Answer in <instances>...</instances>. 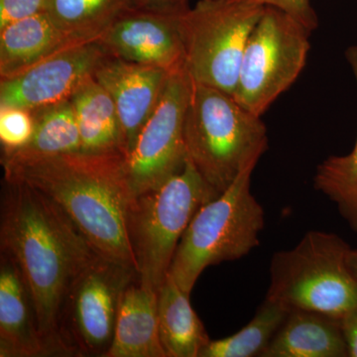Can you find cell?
Returning a JSON list of instances; mask_svg holds the SVG:
<instances>
[{"label":"cell","instance_id":"cell-7","mask_svg":"<svg viewBox=\"0 0 357 357\" xmlns=\"http://www.w3.org/2000/svg\"><path fill=\"white\" fill-rule=\"evenodd\" d=\"M264 8L238 0H199L181 15L192 81L234 96L244 49Z\"/></svg>","mask_w":357,"mask_h":357},{"label":"cell","instance_id":"cell-8","mask_svg":"<svg viewBox=\"0 0 357 357\" xmlns=\"http://www.w3.org/2000/svg\"><path fill=\"white\" fill-rule=\"evenodd\" d=\"M311 33L280 9L265 7L244 49L234 93L236 102L262 116L306 66Z\"/></svg>","mask_w":357,"mask_h":357},{"label":"cell","instance_id":"cell-24","mask_svg":"<svg viewBox=\"0 0 357 357\" xmlns=\"http://www.w3.org/2000/svg\"><path fill=\"white\" fill-rule=\"evenodd\" d=\"M34 132L32 112L18 107H0L1 155L13 153L24 147Z\"/></svg>","mask_w":357,"mask_h":357},{"label":"cell","instance_id":"cell-4","mask_svg":"<svg viewBox=\"0 0 357 357\" xmlns=\"http://www.w3.org/2000/svg\"><path fill=\"white\" fill-rule=\"evenodd\" d=\"M188 159L218 194H222L245 164L268 149L261 116L234 96L192 79L185 119Z\"/></svg>","mask_w":357,"mask_h":357},{"label":"cell","instance_id":"cell-3","mask_svg":"<svg viewBox=\"0 0 357 357\" xmlns=\"http://www.w3.org/2000/svg\"><path fill=\"white\" fill-rule=\"evenodd\" d=\"M260 158L248 161L225 192L204 204L183 234L169 274L189 295L206 268L241 259L259 245L264 210L251 192V178Z\"/></svg>","mask_w":357,"mask_h":357},{"label":"cell","instance_id":"cell-25","mask_svg":"<svg viewBox=\"0 0 357 357\" xmlns=\"http://www.w3.org/2000/svg\"><path fill=\"white\" fill-rule=\"evenodd\" d=\"M238 1L280 9L299 21L303 25L306 26L312 32L318 27V16L312 8L311 0H238Z\"/></svg>","mask_w":357,"mask_h":357},{"label":"cell","instance_id":"cell-27","mask_svg":"<svg viewBox=\"0 0 357 357\" xmlns=\"http://www.w3.org/2000/svg\"><path fill=\"white\" fill-rule=\"evenodd\" d=\"M131 7L148 13L182 15L189 7V0H130Z\"/></svg>","mask_w":357,"mask_h":357},{"label":"cell","instance_id":"cell-5","mask_svg":"<svg viewBox=\"0 0 357 357\" xmlns=\"http://www.w3.org/2000/svg\"><path fill=\"white\" fill-rule=\"evenodd\" d=\"M351 249L333 232L307 231L297 245L272 256L266 298L289 311L340 319L357 307V280L347 263Z\"/></svg>","mask_w":357,"mask_h":357},{"label":"cell","instance_id":"cell-26","mask_svg":"<svg viewBox=\"0 0 357 357\" xmlns=\"http://www.w3.org/2000/svg\"><path fill=\"white\" fill-rule=\"evenodd\" d=\"M45 0H0V30L7 25L43 13Z\"/></svg>","mask_w":357,"mask_h":357},{"label":"cell","instance_id":"cell-13","mask_svg":"<svg viewBox=\"0 0 357 357\" xmlns=\"http://www.w3.org/2000/svg\"><path fill=\"white\" fill-rule=\"evenodd\" d=\"M171 73L107 56L95 79L112 96L121 119L126 157L158 105Z\"/></svg>","mask_w":357,"mask_h":357},{"label":"cell","instance_id":"cell-28","mask_svg":"<svg viewBox=\"0 0 357 357\" xmlns=\"http://www.w3.org/2000/svg\"><path fill=\"white\" fill-rule=\"evenodd\" d=\"M349 357H357V307L340 319Z\"/></svg>","mask_w":357,"mask_h":357},{"label":"cell","instance_id":"cell-23","mask_svg":"<svg viewBox=\"0 0 357 357\" xmlns=\"http://www.w3.org/2000/svg\"><path fill=\"white\" fill-rule=\"evenodd\" d=\"M289 312L278 302L265 298L248 325L229 337L208 340L199 357H261Z\"/></svg>","mask_w":357,"mask_h":357},{"label":"cell","instance_id":"cell-1","mask_svg":"<svg viewBox=\"0 0 357 357\" xmlns=\"http://www.w3.org/2000/svg\"><path fill=\"white\" fill-rule=\"evenodd\" d=\"M0 252L13 259L29 288L49 356H63L57 333L63 300L98 253L43 192L6 178L0 199Z\"/></svg>","mask_w":357,"mask_h":357},{"label":"cell","instance_id":"cell-6","mask_svg":"<svg viewBox=\"0 0 357 357\" xmlns=\"http://www.w3.org/2000/svg\"><path fill=\"white\" fill-rule=\"evenodd\" d=\"M218 195L188 159L184 169L163 185L133 197L126 229L142 283L161 286L192 218Z\"/></svg>","mask_w":357,"mask_h":357},{"label":"cell","instance_id":"cell-10","mask_svg":"<svg viewBox=\"0 0 357 357\" xmlns=\"http://www.w3.org/2000/svg\"><path fill=\"white\" fill-rule=\"evenodd\" d=\"M191 91L192 79L185 68L169 76L158 105L126 157L134 196L157 189L184 169L185 119Z\"/></svg>","mask_w":357,"mask_h":357},{"label":"cell","instance_id":"cell-22","mask_svg":"<svg viewBox=\"0 0 357 357\" xmlns=\"http://www.w3.org/2000/svg\"><path fill=\"white\" fill-rule=\"evenodd\" d=\"M347 59L356 77L357 46L347 50ZM314 188L337 206L351 231L357 236V136L354 149L347 155H333L317 167Z\"/></svg>","mask_w":357,"mask_h":357},{"label":"cell","instance_id":"cell-14","mask_svg":"<svg viewBox=\"0 0 357 357\" xmlns=\"http://www.w3.org/2000/svg\"><path fill=\"white\" fill-rule=\"evenodd\" d=\"M49 356L31 293L16 263L0 252V357Z\"/></svg>","mask_w":357,"mask_h":357},{"label":"cell","instance_id":"cell-12","mask_svg":"<svg viewBox=\"0 0 357 357\" xmlns=\"http://www.w3.org/2000/svg\"><path fill=\"white\" fill-rule=\"evenodd\" d=\"M180 18L130 7L96 42L109 57L172 74L185 68Z\"/></svg>","mask_w":357,"mask_h":357},{"label":"cell","instance_id":"cell-2","mask_svg":"<svg viewBox=\"0 0 357 357\" xmlns=\"http://www.w3.org/2000/svg\"><path fill=\"white\" fill-rule=\"evenodd\" d=\"M1 165L4 178L24 182L57 204L98 255L136 269L126 229L134 195L126 156L77 152Z\"/></svg>","mask_w":357,"mask_h":357},{"label":"cell","instance_id":"cell-18","mask_svg":"<svg viewBox=\"0 0 357 357\" xmlns=\"http://www.w3.org/2000/svg\"><path fill=\"white\" fill-rule=\"evenodd\" d=\"M76 115L81 152L126 156L123 132L112 96L93 77L70 98Z\"/></svg>","mask_w":357,"mask_h":357},{"label":"cell","instance_id":"cell-9","mask_svg":"<svg viewBox=\"0 0 357 357\" xmlns=\"http://www.w3.org/2000/svg\"><path fill=\"white\" fill-rule=\"evenodd\" d=\"M135 268L96 255L70 284L58 317L63 356L105 357L114 340L122 292Z\"/></svg>","mask_w":357,"mask_h":357},{"label":"cell","instance_id":"cell-11","mask_svg":"<svg viewBox=\"0 0 357 357\" xmlns=\"http://www.w3.org/2000/svg\"><path fill=\"white\" fill-rule=\"evenodd\" d=\"M107 57L98 42L75 45L21 74L0 79V107L33 112L69 100Z\"/></svg>","mask_w":357,"mask_h":357},{"label":"cell","instance_id":"cell-15","mask_svg":"<svg viewBox=\"0 0 357 357\" xmlns=\"http://www.w3.org/2000/svg\"><path fill=\"white\" fill-rule=\"evenodd\" d=\"M157 289L135 277L119 301L114 340L105 357H166L160 342Z\"/></svg>","mask_w":357,"mask_h":357},{"label":"cell","instance_id":"cell-29","mask_svg":"<svg viewBox=\"0 0 357 357\" xmlns=\"http://www.w3.org/2000/svg\"><path fill=\"white\" fill-rule=\"evenodd\" d=\"M347 263H349V269L357 280V248H351L347 256Z\"/></svg>","mask_w":357,"mask_h":357},{"label":"cell","instance_id":"cell-21","mask_svg":"<svg viewBox=\"0 0 357 357\" xmlns=\"http://www.w3.org/2000/svg\"><path fill=\"white\" fill-rule=\"evenodd\" d=\"M130 0H45L44 11L75 44L91 43L105 33Z\"/></svg>","mask_w":357,"mask_h":357},{"label":"cell","instance_id":"cell-20","mask_svg":"<svg viewBox=\"0 0 357 357\" xmlns=\"http://www.w3.org/2000/svg\"><path fill=\"white\" fill-rule=\"evenodd\" d=\"M34 132L24 147L1 155V164L81 152V138L70 100L33 110Z\"/></svg>","mask_w":357,"mask_h":357},{"label":"cell","instance_id":"cell-17","mask_svg":"<svg viewBox=\"0 0 357 357\" xmlns=\"http://www.w3.org/2000/svg\"><path fill=\"white\" fill-rule=\"evenodd\" d=\"M48 14H36L0 30V79L21 74L33 66L75 46Z\"/></svg>","mask_w":357,"mask_h":357},{"label":"cell","instance_id":"cell-19","mask_svg":"<svg viewBox=\"0 0 357 357\" xmlns=\"http://www.w3.org/2000/svg\"><path fill=\"white\" fill-rule=\"evenodd\" d=\"M157 295L160 342L166 357H199L211 338L192 309L189 294L168 274Z\"/></svg>","mask_w":357,"mask_h":357},{"label":"cell","instance_id":"cell-16","mask_svg":"<svg viewBox=\"0 0 357 357\" xmlns=\"http://www.w3.org/2000/svg\"><path fill=\"white\" fill-rule=\"evenodd\" d=\"M261 357H349L340 319L291 310Z\"/></svg>","mask_w":357,"mask_h":357}]
</instances>
